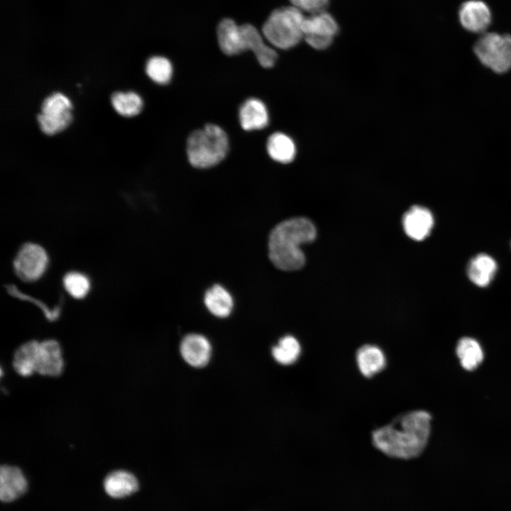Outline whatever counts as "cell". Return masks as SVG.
I'll use <instances>...</instances> for the list:
<instances>
[{"label":"cell","mask_w":511,"mask_h":511,"mask_svg":"<svg viewBox=\"0 0 511 511\" xmlns=\"http://www.w3.org/2000/svg\"><path fill=\"white\" fill-rule=\"evenodd\" d=\"M430 414L412 410L395 417L390 423L371 432L372 444L383 454L394 458L412 459L425 449L431 432Z\"/></svg>","instance_id":"cell-1"},{"label":"cell","mask_w":511,"mask_h":511,"mask_svg":"<svg viewBox=\"0 0 511 511\" xmlns=\"http://www.w3.org/2000/svg\"><path fill=\"white\" fill-rule=\"evenodd\" d=\"M316 237L312 222L304 217H294L278 224L270 232L268 241V257L278 269L293 271L305 263L300 246Z\"/></svg>","instance_id":"cell-2"},{"label":"cell","mask_w":511,"mask_h":511,"mask_svg":"<svg viewBox=\"0 0 511 511\" xmlns=\"http://www.w3.org/2000/svg\"><path fill=\"white\" fill-rule=\"evenodd\" d=\"M229 148V138L225 131L214 123L192 131L187 141V156L194 167L206 169L220 163Z\"/></svg>","instance_id":"cell-3"},{"label":"cell","mask_w":511,"mask_h":511,"mask_svg":"<svg viewBox=\"0 0 511 511\" xmlns=\"http://www.w3.org/2000/svg\"><path fill=\"white\" fill-rule=\"evenodd\" d=\"M302 11L293 6L275 9L263 25L264 38L274 48L287 50L304 38Z\"/></svg>","instance_id":"cell-4"},{"label":"cell","mask_w":511,"mask_h":511,"mask_svg":"<svg viewBox=\"0 0 511 511\" xmlns=\"http://www.w3.org/2000/svg\"><path fill=\"white\" fill-rule=\"evenodd\" d=\"M473 50L480 62L496 73H505L511 68L510 35L483 33L475 43Z\"/></svg>","instance_id":"cell-5"},{"label":"cell","mask_w":511,"mask_h":511,"mask_svg":"<svg viewBox=\"0 0 511 511\" xmlns=\"http://www.w3.org/2000/svg\"><path fill=\"white\" fill-rule=\"evenodd\" d=\"M49 265L48 255L39 244L27 242L21 245L13 261L16 275L25 282L39 280Z\"/></svg>","instance_id":"cell-6"},{"label":"cell","mask_w":511,"mask_h":511,"mask_svg":"<svg viewBox=\"0 0 511 511\" xmlns=\"http://www.w3.org/2000/svg\"><path fill=\"white\" fill-rule=\"evenodd\" d=\"M302 31L303 39L309 46L324 50L331 45L339 26L334 17L324 10L305 16Z\"/></svg>","instance_id":"cell-7"},{"label":"cell","mask_w":511,"mask_h":511,"mask_svg":"<svg viewBox=\"0 0 511 511\" xmlns=\"http://www.w3.org/2000/svg\"><path fill=\"white\" fill-rule=\"evenodd\" d=\"M241 28L245 50L251 51L261 67L264 68L273 67L278 59L275 50L265 43L264 36L254 26L245 23L241 25Z\"/></svg>","instance_id":"cell-8"},{"label":"cell","mask_w":511,"mask_h":511,"mask_svg":"<svg viewBox=\"0 0 511 511\" xmlns=\"http://www.w3.org/2000/svg\"><path fill=\"white\" fill-rule=\"evenodd\" d=\"M458 16L462 26L473 33L484 32L491 22L489 7L480 0H469L463 3Z\"/></svg>","instance_id":"cell-9"},{"label":"cell","mask_w":511,"mask_h":511,"mask_svg":"<svg viewBox=\"0 0 511 511\" xmlns=\"http://www.w3.org/2000/svg\"><path fill=\"white\" fill-rule=\"evenodd\" d=\"M61 348L55 340L38 343L35 356V372L43 375L57 376L62 370Z\"/></svg>","instance_id":"cell-10"},{"label":"cell","mask_w":511,"mask_h":511,"mask_svg":"<svg viewBox=\"0 0 511 511\" xmlns=\"http://www.w3.org/2000/svg\"><path fill=\"white\" fill-rule=\"evenodd\" d=\"M180 349L186 363L195 368L206 366L211 357V344L209 340L201 334H190L185 336Z\"/></svg>","instance_id":"cell-11"},{"label":"cell","mask_w":511,"mask_h":511,"mask_svg":"<svg viewBox=\"0 0 511 511\" xmlns=\"http://www.w3.org/2000/svg\"><path fill=\"white\" fill-rule=\"evenodd\" d=\"M402 223L409 237L415 241H422L429 235L434 225V218L427 208L413 206L404 214Z\"/></svg>","instance_id":"cell-12"},{"label":"cell","mask_w":511,"mask_h":511,"mask_svg":"<svg viewBox=\"0 0 511 511\" xmlns=\"http://www.w3.org/2000/svg\"><path fill=\"white\" fill-rule=\"evenodd\" d=\"M238 119L244 131L261 130L268 124L269 114L265 104L261 100L249 98L241 105Z\"/></svg>","instance_id":"cell-13"},{"label":"cell","mask_w":511,"mask_h":511,"mask_svg":"<svg viewBox=\"0 0 511 511\" xmlns=\"http://www.w3.org/2000/svg\"><path fill=\"white\" fill-rule=\"evenodd\" d=\"M358 368L366 378L382 372L387 366V358L382 348L375 344H364L356 352Z\"/></svg>","instance_id":"cell-14"},{"label":"cell","mask_w":511,"mask_h":511,"mask_svg":"<svg viewBox=\"0 0 511 511\" xmlns=\"http://www.w3.org/2000/svg\"><path fill=\"white\" fill-rule=\"evenodd\" d=\"M218 44L226 55H236L245 52L241 26L231 18H224L218 24Z\"/></svg>","instance_id":"cell-15"},{"label":"cell","mask_w":511,"mask_h":511,"mask_svg":"<svg viewBox=\"0 0 511 511\" xmlns=\"http://www.w3.org/2000/svg\"><path fill=\"white\" fill-rule=\"evenodd\" d=\"M27 481L22 471L16 466L4 465L0 469V498L11 502L22 495L27 489Z\"/></svg>","instance_id":"cell-16"},{"label":"cell","mask_w":511,"mask_h":511,"mask_svg":"<svg viewBox=\"0 0 511 511\" xmlns=\"http://www.w3.org/2000/svg\"><path fill=\"white\" fill-rule=\"evenodd\" d=\"M203 301L207 310L219 318L229 317L234 307L232 295L220 284H214L208 288L204 292Z\"/></svg>","instance_id":"cell-17"},{"label":"cell","mask_w":511,"mask_h":511,"mask_svg":"<svg viewBox=\"0 0 511 511\" xmlns=\"http://www.w3.org/2000/svg\"><path fill=\"white\" fill-rule=\"evenodd\" d=\"M497 268V263L491 256L480 253L469 261L467 266V275L473 283L483 287L491 282Z\"/></svg>","instance_id":"cell-18"},{"label":"cell","mask_w":511,"mask_h":511,"mask_svg":"<svg viewBox=\"0 0 511 511\" xmlns=\"http://www.w3.org/2000/svg\"><path fill=\"white\" fill-rule=\"evenodd\" d=\"M266 150L272 160L282 164L291 163L296 155L294 141L282 132L273 133L268 137Z\"/></svg>","instance_id":"cell-19"},{"label":"cell","mask_w":511,"mask_h":511,"mask_svg":"<svg viewBox=\"0 0 511 511\" xmlns=\"http://www.w3.org/2000/svg\"><path fill=\"white\" fill-rule=\"evenodd\" d=\"M106 493L112 498H120L131 495L138 488L136 477L125 471L109 473L104 481Z\"/></svg>","instance_id":"cell-20"},{"label":"cell","mask_w":511,"mask_h":511,"mask_svg":"<svg viewBox=\"0 0 511 511\" xmlns=\"http://www.w3.org/2000/svg\"><path fill=\"white\" fill-rule=\"evenodd\" d=\"M456 354L462 367L468 370L476 369L483 359L479 343L470 337L461 339L456 346Z\"/></svg>","instance_id":"cell-21"},{"label":"cell","mask_w":511,"mask_h":511,"mask_svg":"<svg viewBox=\"0 0 511 511\" xmlns=\"http://www.w3.org/2000/svg\"><path fill=\"white\" fill-rule=\"evenodd\" d=\"M301 352L302 347L300 342L292 335L282 337L277 345L272 348L274 359L284 366L295 363L299 359Z\"/></svg>","instance_id":"cell-22"},{"label":"cell","mask_w":511,"mask_h":511,"mask_svg":"<svg viewBox=\"0 0 511 511\" xmlns=\"http://www.w3.org/2000/svg\"><path fill=\"white\" fill-rule=\"evenodd\" d=\"M38 343L37 341H28L15 352L13 365L19 375L28 376L35 372V356Z\"/></svg>","instance_id":"cell-23"},{"label":"cell","mask_w":511,"mask_h":511,"mask_svg":"<svg viewBox=\"0 0 511 511\" xmlns=\"http://www.w3.org/2000/svg\"><path fill=\"white\" fill-rule=\"evenodd\" d=\"M111 102L115 111L126 117L138 114L143 108L141 97L133 92H115L111 95Z\"/></svg>","instance_id":"cell-24"},{"label":"cell","mask_w":511,"mask_h":511,"mask_svg":"<svg viewBox=\"0 0 511 511\" xmlns=\"http://www.w3.org/2000/svg\"><path fill=\"white\" fill-rule=\"evenodd\" d=\"M145 72L148 77L158 84L170 82L173 74L171 62L163 56H153L145 64Z\"/></svg>","instance_id":"cell-25"},{"label":"cell","mask_w":511,"mask_h":511,"mask_svg":"<svg viewBox=\"0 0 511 511\" xmlns=\"http://www.w3.org/2000/svg\"><path fill=\"white\" fill-rule=\"evenodd\" d=\"M62 284L66 292L77 300L84 298L91 288L89 278L78 271L67 273L62 278Z\"/></svg>","instance_id":"cell-26"},{"label":"cell","mask_w":511,"mask_h":511,"mask_svg":"<svg viewBox=\"0 0 511 511\" xmlns=\"http://www.w3.org/2000/svg\"><path fill=\"white\" fill-rule=\"evenodd\" d=\"M40 130L46 135L52 136L65 129L72 121L71 111L61 115H45L41 113L37 116Z\"/></svg>","instance_id":"cell-27"},{"label":"cell","mask_w":511,"mask_h":511,"mask_svg":"<svg viewBox=\"0 0 511 511\" xmlns=\"http://www.w3.org/2000/svg\"><path fill=\"white\" fill-rule=\"evenodd\" d=\"M71 101L62 93L55 92L46 97L41 104V114L61 115L71 111Z\"/></svg>","instance_id":"cell-28"},{"label":"cell","mask_w":511,"mask_h":511,"mask_svg":"<svg viewBox=\"0 0 511 511\" xmlns=\"http://www.w3.org/2000/svg\"><path fill=\"white\" fill-rule=\"evenodd\" d=\"M6 287L8 292L11 295L23 300H28L35 304L41 309V311L44 313L45 317L50 321H53L59 317V314L60 313V307H57L53 309H50L45 304L41 302L40 301L34 297L24 294L23 292L18 290V289L13 285H6Z\"/></svg>","instance_id":"cell-29"},{"label":"cell","mask_w":511,"mask_h":511,"mask_svg":"<svg viewBox=\"0 0 511 511\" xmlns=\"http://www.w3.org/2000/svg\"><path fill=\"white\" fill-rule=\"evenodd\" d=\"M290 1L292 6L309 13L324 11L329 3V0H290Z\"/></svg>","instance_id":"cell-30"}]
</instances>
